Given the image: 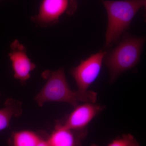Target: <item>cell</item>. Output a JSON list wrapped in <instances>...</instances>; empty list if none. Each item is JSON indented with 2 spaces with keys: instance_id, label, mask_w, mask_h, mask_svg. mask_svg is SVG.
Returning <instances> with one entry per match:
<instances>
[{
  "instance_id": "8992f818",
  "label": "cell",
  "mask_w": 146,
  "mask_h": 146,
  "mask_svg": "<svg viewBox=\"0 0 146 146\" xmlns=\"http://www.w3.org/2000/svg\"><path fill=\"white\" fill-rule=\"evenodd\" d=\"M74 109L62 122L65 127L78 132L86 131V127L91 120L104 107L95 103H83L75 107Z\"/></svg>"
},
{
  "instance_id": "3957f363",
  "label": "cell",
  "mask_w": 146,
  "mask_h": 146,
  "mask_svg": "<svg viewBox=\"0 0 146 146\" xmlns=\"http://www.w3.org/2000/svg\"><path fill=\"white\" fill-rule=\"evenodd\" d=\"M145 39L128 34L114 49L105 56V63L109 70L110 80L115 81L119 76L134 68L140 60Z\"/></svg>"
},
{
  "instance_id": "8fae6325",
  "label": "cell",
  "mask_w": 146,
  "mask_h": 146,
  "mask_svg": "<svg viewBox=\"0 0 146 146\" xmlns=\"http://www.w3.org/2000/svg\"><path fill=\"white\" fill-rule=\"evenodd\" d=\"M107 146H140L138 141L131 134H123L112 140Z\"/></svg>"
},
{
  "instance_id": "30bf717a",
  "label": "cell",
  "mask_w": 146,
  "mask_h": 146,
  "mask_svg": "<svg viewBox=\"0 0 146 146\" xmlns=\"http://www.w3.org/2000/svg\"><path fill=\"white\" fill-rule=\"evenodd\" d=\"M41 137L34 131H19L12 134L11 139V146H36Z\"/></svg>"
},
{
  "instance_id": "52a82bcc",
  "label": "cell",
  "mask_w": 146,
  "mask_h": 146,
  "mask_svg": "<svg viewBox=\"0 0 146 146\" xmlns=\"http://www.w3.org/2000/svg\"><path fill=\"white\" fill-rule=\"evenodd\" d=\"M10 48L8 56L11 62L13 77L23 84L30 78V73L36 68V65L28 56L25 47L18 39L11 43Z\"/></svg>"
},
{
  "instance_id": "7a4b0ae2",
  "label": "cell",
  "mask_w": 146,
  "mask_h": 146,
  "mask_svg": "<svg viewBox=\"0 0 146 146\" xmlns=\"http://www.w3.org/2000/svg\"><path fill=\"white\" fill-rule=\"evenodd\" d=\"M108 16L106 46L117 42L123 33L129 28L134 16L141 8L146 7V0L102 1Z\"/></svg>"
},
{
  "instance_id": "6da1fadb",
  "label": "cell",
  "mask_w": 146,
  "mask_h": 146,
  "mask_svg": "<svg viewBox=\"0 0 146 146\" xmlns=\"http://www.w3.org/2000/svg\"><path fill=\"white\" fill-rule=\"evenodd\" d=\"M42 76L46 82L34 99L40 107L47 102H63L75 107L80 102L96 101L97 94L94 91L71 90L63 68L54 71H44Z\"/></svg>"
},
{
  "instance_id": "ba28073f",
  "label": "cell",
  "mask_w": 146,
  "mask_h": 146,
  "mask_svg": "<svg viewBox=\"0 0 146 146\" xmlns=\"http://www.w3.org/2000/svg\"><path fill=\"white\" fill-rule=\"evenodd\" d=\"M86 134V131H74L58 122L47 141L50 146H80V139Z\"/></svg>"
},
{
  "instance_id": "5b68a950",
  "label": "cell",
  "mask_w": 146,
  "mask_h": 146,
  "mask_svg": "<svg viewBox=\"0 0 146 146\" xmlns=\"http://www.w3.org/2000/svg\"><path fill=\"white\" fill-rule=\"evenodd\" d=\"M107 52L100 51L81 60L71 69L70 74L75 80L78 91H86L96 80L101 70L103 60Z\"/></svg>"
},
{
  "instance_id": "5bb4252c",
  "label": "cell",
  "mask_w": 146,
  "mask_h": 146,
  "mask_svg": "<svg viewBox=\"0 0 146 146\" xmlns=\"http://www.w3.org/2000/svg\"><path fill=\"white\" fill-rule=\"evenodd\" d=\"M1 93H0V96H1Z\"/></svg>"
},
{
  "instance_id": "277c9868",
  "label": "cell",
  "mask_w": 146,
  "mask_h": 146,
  "mask_svg": "<svg viewBox=\"0 0 146 146\" xmlns=\"http://www.w3.org/2000/svg\"><path fill=\"white\" fill-rule=\"evenodd\" d=\"M77 6L75 0H42L38 13L31 19L40 27L51 26L59 22L60 16L64 13L72 15Z\"/></svg>"
},
{
  "instance_id": "4fadbf2b",
  "label": "cell",
  "mask_w": 146,
  "mask_h": 146,
  "mask_svg": "<svg viewBox=\"0 0 146 146\" xmlns=\"http://www.w3.org/2000/svg\"><path fill=\"white\" fill-rule=\"evenodd\" d=\"M91 146H98L97 145L95 144H92V145H91Z\"/></svg>"
},
{
  "instance_id": "7c38bea8",
  "label": "cell",
  "mask_w": 146,
  "mask_h": 146,
  "mask_svg": "<svg viewBox=\"0 0 146 146\" xmlns=\"http://www.w3.org/2000/svg\"><path fill=\"white\" fill-rule=\"evenodd\" d=\"M36 146H50L48 143L47 140H44L41 138L39 143L37 144Z\"/></svg>"
},
{
  "instance_id": "9c48e42d",
  "label": "cell",
  "mask_w": 146,
  "mask_h": 146,
  "mask_svg": "<svg viewBox=\"0 0 146 146\" xmlns=\"http://www.w3.org/2000/svg\"><path fill=\"white\" fill-rule=\"evenodd\" d=\"M21 103L11 98L7 99L5 103V107L0 109V131L9 126L13 117H18L23 112Z\"/></svg>"
}]
</instances>
